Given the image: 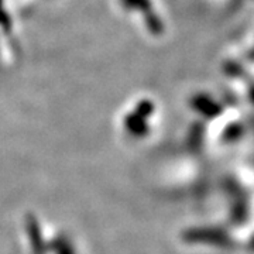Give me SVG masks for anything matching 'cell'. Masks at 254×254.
<instances>
[{
	"mask_svg": "<svg viewBox=\"0 0 254 254\" xmlns=\"http://www.w3.org/2000/svg\"><path fill=\"white\" fill-rule=\"evenodd\" d=\"M125 17L136 26L140 33L144 30L148 36L160 37L165 31V24L157 11L154 0H115Z\"/></svg>",
	"mask_w": 254,
	"mask_h": 254,
	"instance_id": "cell-1",
	"label": "cell"
}]
</instances>
